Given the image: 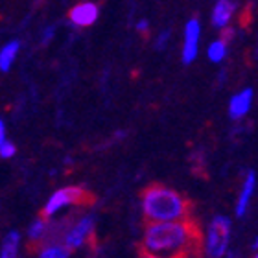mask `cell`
<instances>
[{"label":"cell","mask_w":258,"mask_h":258,"mask_svg":"<svg viewBox=\"0 0 258 258\" xmlns=\"http://www.w3.org/2000/svg\"><path fill=\"white\" fill-rule=\"evenodd\" d=\"M17 153V146L10 140H4L2 144H0V159H11V157H15Z\"/></svg>","instance_id":"obj_16"},{"label":"cell","mask_w":258,"mask_h":258,"mask_svg":"<svg viewBox=\"0 0 258 258\" xmlns=\"http://www.w3.org/2000/svg\"><path fill=\"white\" fill-rule=\"evenodd\" d=\"M254 186H256V175H254V172H249L247 177H245V183H243L240 199H238V203H236L238 218H242V216L247 212V207H249V203H251V198H253Z\"/></svg>","instance_id":"obj_9"},{"label":"cell","mask_w":258,"mask_h":258,"mask_svg":"<svg viewBox=\"0 0 258 258\" xmlns=\"http://www.w3.org/2000/svg\"><path fill=\"white\" fill-rule=\"evenodd\" d=\"M199 32H201V26H199L198 19H192V21L186 22V26H184V44H183V63L184 64H190L198 57Z\"/></svg>","instance_id":"obj_6"},{"label":"cell","mask_w":258,"mask_h":258,"mask_svg":"<svg viewBox=\"0 0 258 258\" xmlns=\"http://www.w3.org/2000/svg\"><path fill=\"white\" fill-rule=\"evenodd\" d=\"M44 232H46V218H37V220H33V223L30 225L28 229V238L32 240V242H39L41 238L44 236Z\"/></svg>","instance_id":"obj_14"},{"label":"cell","mask_w":258,"mask_h":258,"mask_svg":"<svg viewBox=\"0 0 258 258\" xmlns=\"http://www.w3.org/2000/svg\"><path fill=\"white\" fill-rule=\"evenodd\" d=\"M39 256L41 258H67L70 256V249L67 245H46V247L39 249Z\"/></svg>","instance_id":"obj_13"},{"label":"cell","mask_w":258,"mask_h":258,"mask_svg":"<svg viewBox=\"0 0 258 258\" xmlns=\"http://www.w3.org/2000/svg\"><path fill=\"white\" fill-rule=\"evenodd\" d=\"M142 210L148 223L153 221H175L188 218V201L175 190L151 184L142 196Z\"/></svg>","instance_id":"obj_2"},{"label":"cell","mask_w":258,"mask_h":258,"mask_svg":"<svg viewBox=\"0 0 258 258\" xmlns=\"http://www.w3.org/2000/svg\"><path fill=\"white\" fill-rule=\"evenodd\" d=\"M232 11H234V6L231 2H227V0L218 2L214 11H212V24L216 28H225L229 24V21H231Z\"/></svg>","instance_id":"obj_11"},{"label":"cell","mask_w":258,"mask_h":258,"mask_svg":"<svg viewBox=\"0 0 258 258\" xmlns=\"http://www.w3.org/2000/svg\"><path fill=\"white\" fill-rule=\"evenodd\" d=\"M251 103H253V91L251 89H243L240 94L231 98V103H229V114L232 118L238 120L245 116L251 109Z\"/></svg>","instance_id":"obj_8"},{"label":"cell","mask_w":258,"mask_h":258,"mask_svg":"<svg viewBox=\"0 0 258 258\" xmlns=\"http://www.w3.org/2000/svg\"><path fill=\"white\" fill-rule=\"evenodd\" d=\"M19 245H21V234L17 231H11L6 234L2 247H0V256L2 258H15L19 254Z\"/></svg>","instance_id":"obj_12"},{"label":"cell","mask_w":258,"mask_h":258,"mask_svg":"<svg viewBox=\"0 0 258 258\" xmlns=\"http://www.w3.org/2000/svg\"><path fill=\"white\" fill-rule=\"evenodd\" d=\"M227 55V44L225 41H214V43L209 46V59L214 61V63H220L223 61V57Z\"/></svg>","instance_id":"obj_15"},{"label":"cell","mask_w":258,"mask_h":258,"mask_svg":"<svg viewBox=\"0 0 258 258\" xmlns=\"http://www.w3.org/2000/svg\"><path fill=\"white\" fill-rule=\"evenodd\" d=\"M168 41H170V32H162L159 37H157V41H155V48L157 50H164L168 46Z\"/></svg>","instance_id":"obj_17"},{"label":"cell","mask_w":258,"mask_h":258,"mask_svg":"<svg viewBox=\"0 0 258 258\" xmlns=\"http://www.w3.org/2000/svg\"><path fill=\"white\" fill-rule=\"evenodd\" d=\"M52 35H54V28H48L46 32H44V37H43V44H46L52 39Z\"/></svg>","instance_id":"obj_18"},{"label":"cell","mask_w":258,"mask_h":258,"mask_svg":"<svg viewBox=\"0 0 258 258\" xmlns=\"http://www.w3.org/2000/svg\"><path fill=\"white\" fill-rule=\"evenodd\" d=\"M6 140V125H4V120L0 118V144Z\"/></svg>","instance_id":"obj_20"},{"label":"cell","mask_w":258,"mask_h":258,"mask_svg":"<svg viewBox=\"0 0 258 258\" xmlns=\"http://www.w3.org/2000/svg\"><path fill=\"white\" fill-rule=\"evenodd\" d=\"M21 50V41H10L0 48V72H10Z\"/></svg>","instance_id":"obj_10"},{"label":"cell","mask_w":258,"mask_h":258,"mask_svg":"<svg viewBox=\"0 0 258 258\" xmlns=\"http://www.w3.org/2000/svg\"><path fill=\"white\" fill-rule=\"evenodd\" d=\"M148 28H150L148 21H139V22H137V30H139V32H146Z\"/></svg>","instance_id":"obj_19"},{"label":"cell","mask_w":258,"mask_h":258,"mask_svg":"<svg viewBox=\"0 0 258 258\" xmlns=\"http://www.w3.org/2000/svg\"><path fill=\"white\" fill-rule=\"evenodd\" d=\"M140 251L146 256H181L203 251V243L196 225L186 218L153 221L146 229Z\"/></svg>","instance_id":"obj_1"},{"label":"cell","mask_w":258,"mask_h":258,"mask_svg":"<svg viewBox=\"0 0 258 258\" xmlns=\"http://www.w3.org/2000/svg\"><path fill=\"white\" fill-rule=\"evenodd\" d=\"M69 19L72 21V24L80 28L91 26L98 19V6L92 2H83V4L74 6L69 13Z\"/></svg>","instance_id":"obj_7"},{"label":"cell","mask_w":258,"mask_h":258,"mask_svg":"<svg viewBox=\"0 0 258 258\" xmlns=\"http://www.w3.org/2000/svg\"><path fill=\"white\" fill-rule=\"evenodd\" d=\"M256 256H258V253H256Z\"/></svg>","instance_id":"obj_22"},{"label":"cell","mask_w":258,"mask_h":258,"mask_svg":"<svg viewBox=\"0 0 258 258\" xmlns=\"http://www.w3.org/2000/svg\"><path fill=\"white\" fill-rule=\"evenodd\" d=\"M87 199V192L80 186H64V188H59L57 192L52 194V198L46 201L43 209V218H52L55 216L59 210H63L64 207L69 205H80Z\"/></svg>","instance_id":"obj_4"},{"label":"cell","mask_w":258,"mask_h":258,"mask_svg":"<svg viewBox=\"0 0 258 258\" xmlns=\"http://www.w3.org/2000/svg\"><path fill=\"white\" fill-rule=\"evenodd\" d=\"M231 220L225 216H218L212 220L209 231H207V240H205V254L207 256H223L229 249L231 242Z\"/></svg>","instance_id":"obj_3"},{"label":"cell","mask_w":258,"mask_h":258,"mask_svg":"<svg viewBox=\"0 0 258 258\" xmlns=\"http://www.w3.org/2000/svg\"><path fill=\"white\" fill-rule=\"evenodd\" d=\"M92 231H94V218H92V216L81 218V220L64 234V245H67L70 251H76V249L83 247V243L91 238Z\"/></svg>","instance_id":"obj_5"},{"label":"cell","mask_w":258,"mask_h":258,"mask_svg":"<svg viewBox=\"0 0 258 258\" xmlns=\"http://www.w3.org/2000/svg\"><path fill=\"white\" fill-rule=\"evenodd\" d=\"M253 251H258V236H256V240H254V243H253Z\"/></svg>","instance_id":"obj_21"}]
</instances>
